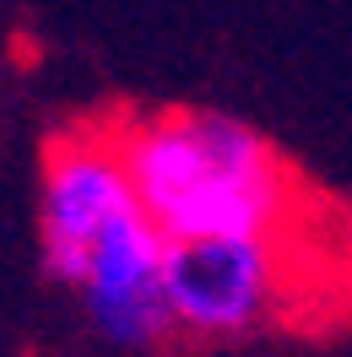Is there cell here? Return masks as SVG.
I'll list each match as a JSON object with an SVG mask.
<instances>
[{"mask_svg":"<svg viewBox=\"0 0 352 357\" xmlns=\"http://www.w3.org/2000/svg\"><path fill=\"white\" fill-rule=\"evenodd\" d=\"M168 331L190 341H233L271 325L287 303V244L282 233L184 238L163 260Z\"/></svg>","mask_w":352,"mask_h":357,"instance_id":"3","label":"cell"},{"mask_svg":"<svg viewBox=\"0 0 352 357\" xmlns=\"http://www.w3.org/2000/svg\"><path fill=\"white\" fill-rule=\"evenodd\" d=\"M119 157L147 217L168 244L287 233L298 184L282 152L255 125L212 109L135 114L119 130Z\"/></svg>","mask_w":352,"mask_h":357,"instance_id":"2","label":"cell"},{"mask_svg":"<svg viewBox=\"0 0 352 357\" xmlns=\"http://www.w3.org/2000/svg\"><path fill=\"white\" fill-rule=\"evenodd\" d=\"M38 255L109 347L147 352L168 335V238L135 195L114 130L82 125L49 141L38 168Z\"/></svg>","mask_w":352,"mask_h":357,"instance_id":"1","label":"cell"}]
</instances>
